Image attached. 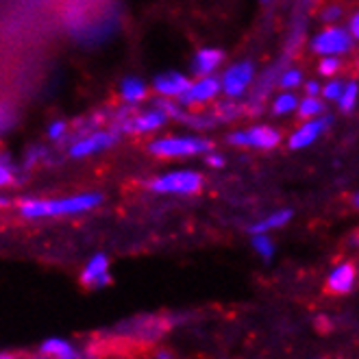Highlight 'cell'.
Wrapping results in <instances>:
<instances>
[{"instance_id": "cell-15", "label": "cell", "mask_w": 359, "mask_h": 359, "mask_svg": "<svg viewBox=\"0 0 359 359\" xmlns=\"http://www.w3.org/2000/svg\"><path fill=\"white\" fill-rule=\"evenodd\" d=\"M118 92H120L122 102H126L129 107H135V104H142L146 98H149L151 88H149V83L140 76H124L120 81Z\"/></svg>"}, {"instance_id": "cell-28", "label": "cell", "mask_w": 359, "mask_h": 359, "mask_svg": "<svg viewBox=\"0 0 359 359\" xmlns=\"http://www.w3.org/2000/svg\"><path fill=\"white\" fill-rule=\"evenodd\" d=\"M340 18H342V7H337V5H331L323 11V20L327 22V27H333Z\"/></svg>"}, {"instance_id": "cell-4", "label": "cell", "mask_w": 359, "mask_h": 359, "mask_svg": "<svg viewBox=\"0 0 359 359\" xmlns=\"http://www.w3.org/2000/svg\"><path fill=\"white\" fill-rule=\"evenodd\" d=\"M355 46V39L346 33L344 27L333 25V27H325L323 31L316 33L309 39V48L313 55H318L320 59L325 57H337L348 55Z\"/></svg>"}, {"instance_id": "cell-18", "label": "cell", "mask_w": 359, "mask_h": 359, "mask_svg": "<svg viewBox=\"0 0 359 359\" xmlns=\"http://www.w3.org/2000/svg\"><path fill=\"white\" fill-rule=\"evenodd\" d=\"M297 107H299V96L294 92H279L277 96L272 98V116L277 118H283V116H290V114H297Z\"/></svg>"}, {"instance_id": "cell-26", "label": "cell", "mask_w": 359, "mask_h": 359, "mask_svg": "<svg viewBox=\"0 0 359 359\" xmlns=\"http://www.w3.org/2000/svg\"><path fill=\"white\" fill-rule=\"evenodd\" d=\"M68 135V122L66 120H55L48 126V140L53 142H63Z\"/></svg>"}, {"instance_id": "cell-6", "label": "cell", "mask_w": 359, "mask_h": 359, "mask_svg": "<svg viewBox=\"0 0 359 359\" xmlns=\"http://www.w3.org/2000/svg\"><path fill=\"white\" fill-rule=\"evenodd\" d=\"M220 90L226 96V100H240L250 90L252 81H255V66L252 61H238L229 66L220 76Z\"/></svg>"}, {"instance_id": "cell-12", "label": "cell", "mask_w": 359, "mask_h": 359, "mask_svg": "<svg viewBox=\"0 0 359 359\" xmlns=\"http://www.w3.org/2000/svg\"><path fill=\"white\" fill-rule=\"evenodd\" d=\"M81 283L92 290H100L111 285V272H109V257L104 252H96V255L83 266L81 272Z\"/></svg>"}, {"instance_id": "cell-25", "label": "cell", "mask_w": 359, "mask_h": 359, "mask_svg": "<svg viewBox=\"0 0 359 359\" xmlns=\"http://www.w3.org/2000/svg\"><path fill=\"white\" fill-rule=\"evenodd\" d=\"M242 111H244V107H242V104H238L236 100H224V102H220L216 116H218V120H233Z\"/></svg>"}, {"instance_id": "cell-11", "label": "cell", "mask_w": 359, "mask_h": 359, "mask_svg": "<svg viewBox=\"0 0 359 359\" xmlns=\"http://www.w3.org/2000/svg\"><path fill=\"white\" fill-rule=\"evenodd\" d=\"M189 83H192V79H189L187 74L183 72H161L153 79L151 83V90L161 98V100H179L187 88H189Z\"/></svg>"}, {"instance_id": "cell-35", "label": "cell", "mask_w": 359, "mask_h": 359, "mask_svg": "<svg viewBox=\"0 0 359 359\" xmlns=\"http://www.w3.org/2000/svg\"><path fill=\"white\" fill-rule=\"evenodd\" d=\"M5 205H9V198H5V196H0V207H5Z\"/></svg>"}, {"instance_id": "cell-22", "label": "cell", "mask_w": 359, "mask_h": 359, "mask_svg": "<svg viewBox=\"0 0 359 359\" xmlns=\"http://www.w3.org/2000/svg\"><path fill=\"white\" fill-rule=\"evenodd\" d=\"M250 246L264 262H270L274 257V252H277V244H274V240L270 236H252Z\"/></svg>"}, {"instance_id": "cell-3", "label": "cell", "mask_w": 359, "mask_h": 359, "mask_svg": "<svg viewBox=\"0 0 359 359\" xmlns=\"http://www.w3.org/2000/svg\"><path fill=\"white\" fill-rule=\"evenodd\" d=\"M203 183H205L203 175L196 170H172L151 179L149 189L155 194H168V196H192L201 192Z\"/></svg>"}, {"instance_id": "cell-24", "label": "cell", "mask_w": 359, "mask_h": 359, "mask_svg": "<svg viewBox=\"0 0 359 359\" xmlns=\"http://www.w3.org/2000/svg\"><path fill=\"white\" fill-rule=\"evenodd\" d=\"M340 70H342V59L337 57H325L318 63V74L325 79H335Z\"/></svg>"}, {"instance_id": "cell-13", "label": "cell", "mask_w": 359, "mask_h": 359, "mask_svg": "<svg viewBox=\"0 0 359 359\" xmlns=\"http://www.w3.org/2000/svg\"><path fill=\"white\" fill-rule=\"evenodd\" d=\"M357 283V268L351 262H342L331 268V272L327 274V292L337 294V297H344V294H351L355 290Z\"/></svg>"}, {"instance_id": "cell-33", "label": "cell", "mask_w": 359, "mask_h": 359, "mask_svg": "<svg viewBox=\"0 0 359 359\" xmlns=\"http://www.w3.org/2000/svg\"><path fill=\"white\" fill-rule=\"evenodd\" d=\"M155 359H175V357H172V353H170V351L159 348V351L155 353Z\"/></svg>"}, {"instance_id": "cell-1", "label": "cell", "mask_w": 359, "mask_h": 359, "mask_svg": "<svg viewBox=\"0 0 359 359\" xmlns=\"http://www.w3.org/2000/svg\"><path fill=\"white\" fill-rule=\"evenodd\" d=\"M102 203H104V196L100 192H81V194L55 196V198H25L18 205V214L25 220L81 216V214H88V211L98 209Z\"/></svg>"}, {"instance_id": "cell-34", "label": "cell", "mask_w": 359, "mask_h": 359, "mask_svg": "<svg viewBox=\"0 0 359 359\" xmlns=\"http://www.w3.org/2000/svg\"><path fill=\"white\" fill-rule=\"evenodd\" d=\"M0 359H18V357L11 355V353H0Z\"/></svg>"}, {"instance_id": "cell-30", "label": "cell", "mask_w": 359, "mask_h": 359, "mask_svg": "<svg viewBox=\"0 0 359 359\" xmlns=\"http://www.w3.org/2000/svg\"><path fill=\"white\" fill-rule=\"evenodd\" d=\"M346 33L353 37V39H357L359 37V13L357 11H353L351 15H348V22H346Z\"/></svg>"}, {"instance_id": "cell-16", "label": "cell", "mask_w": 359, "mask_h": 359, "mask_svg": "<svg viewBox=\"0 0 359 359\" xmlns=\"http://www.w3.org/2000/svg\"><path fill=\"white\" fill-rule=\"evenodd\" d=\"M292 218H294V211L292 209H287V207L285 209H277V211H272V214H268L266 218L252 222L248 226V233L250 236H270L272 231L283 229Z\"/></svg>"}, {"instance_id": "cell-7", "label": "cell", "mask_w": 359, "mask_h": 359, "mask_svg": "<svg viewBox=\"0 0 359 359\" xmlns=\"http://www.w3.org/2000/svg\"><path fill=\"white\" fill-rule=\"evenodd\" d=\"M118 131L114 129H98V131H92L88 135H81L79 140H74L68 149V155L72 159H86V157H92V155H98V153H104L109 151L111 146L118 144Z\"/></svg>"}, {"instance_id": "cell-27", "label": "cell", "mask_w": 359, "mask_h": 359, "mask_svg": "<svg viewBox=\"0 0 359 359\" xmlns=\"http://www.w3.org/2000/svg\"><path fill=\"white\" fill-rule=\"evenodd\" d=\"M11 183H15L13 165H11L5 157H0V189H3V187H9Z\"/></svg>"}, {"instance_id": "cell-17", "label": "cell", "mask_w": 359, "mask_h": 359, "mask_svg": "<svg viewBox=\"0 0 359 359\" xmlns=\"http://www.w3.org/2000/svg\"><path fill=\"white\" fill-rule=\"evenodd\" d=\"M39 355L46 359H81L74 344L70 340H63V337H46L39 344Z\"/></svg>"}, {"instance_id": "cell-9", "label": "cell", "mask_w": 359, "mask_h": 359, "mask_svg": "<svg viewBox=\"0 0 359 359\" xmlns=\"http://www.w3.org/2000/svg\"><path fill=\"white\" fill-rule=\"evenodd\" d=\"M331 126V118L327 116H320L316 120H305L301 122L297 129H294L287 137V149L290 151H303V149H309L313 142H318Z\"/></svg>"}, {"instance_id": "cell-21", "label": "cell", "mask_w": 359, "mask_h": 359, "mask_svg": "<svg viewBox=\"0 0 359 359\" xmlns=\"http://www.w3.org/2000/svg\"><path fill=\"white\" fill-rule=\"evenodd\" d=\"M279 88L283 90V92H294V90H299V88H303V83H305V74H303V70H299V68H287V70H283L281 74H279Z\"/></svg>"}, {"instance_id": "cell-2", "label": "cell", "mask_w": 359, "mask_h": 359, "mask_svg": "<svg viewBox=\"0 0 359 359\" xmlns=\"http://www.w3.org/2000/svg\"><path fill=\"white\" fill-rule=\"evenodd\" d=\"M214 151V144L201 135H163L149 142V153L161 159H183L207 155Z\"/></svg>"}, {"instance_id": "cell-29", "label": "cell", "mask_w": 359, "mask_h": 359, "mask_svg": "<svg viewBox=\"0 0 359 359\" xmlns=\"http://www.w3.org/2000/svg\"><path fill=\"white\" fill-rule=\"evenodd\" d=\"M205 163L209 165V168H214V170H220V168H224L226 165V157L222 155V153H207L205 155Z\"/></svg>"}, {"instance_id": "cell-23", "label": "cell", "mask_w": 359, "mask_h": 359, "mask_svg": "<svg viewBox=\"0 0 359 359\" xmlns=\"http://www.w3.org/2000/svg\"><path fill=\"white\" fill-rule=\"evenodd\" d=\"M344 86H346V81L344 79H329L325 86L320 88V100H329V102H337L344 92Z\"/></svg>"}, {"instance_id": "cell-32", "label": "cell", "mask_w": 359, "mask_h": 359, "mask_svg": "<svg viewBox=\"0 0 359 359\" xmlns=\"http://www.w3.org/2000/svg\"><path fill=\"white\" fill-rule=\"evenodd\" d=\"M41 157H44V149H33L25 159V168H33V163H37Z\"/></svg>"}, {"instance_id": "cell-20", "label": "cell", "mask_w": 359, "mask_h": 359, "mask_svg": "<svg viewBox=\"0 0 359 359\" xmlns=\"http://www.w3.org/2000/svg\"><path fill=\"white\" fill-rule=\"evenodd\" d=\"M357 96H359V83L355 79H351V81H346L344 92H342L340 100H337L335 104L340 107L342 114H353L355 107H357Z\"/></svg>"}, {"instance_id": "cell-36", "label": "cell", "mask_w": 359, "mask_h": 359, "mask_svg": "<svg viewBox=\"0 0 359 359\" xmlns=\"http://www.w3.org/2000/svg\"><path fill=\"white\" fill-rule=\"evenodd\" d=\"M33 359H46V357H41V355H37V357H33Z\"/></svg>"}, {"instance_id": "cell-14", "label": "cell", "mask_w": 359, "mask_h": 359, "mask_svg": "<svg viewBox=\"0 0 359 359\" xmlns=\"http://www.w3.org/2000/svg\"><path fill=\"white\" fill-rule=\"evenodd\" d=\"M226 59V53L222 48H214V46H207V48H201L196 50L194 59H192V74L196 79H203V76H211L216 74V70L222 66Z\"/></svg>"}, {"instance_id": "cell-19", "label": "cell", "mask_w": 359, "mask_h": 359, "mask_svg": "<svg viewBox=\"0 0 359 359\" xmlns=\"http://www.w3.org/2000/svg\"><path fill=\"white\" fill-rule=\"evenodd\" d=\"M297 114L299 118L305 122V120H316V118H320L325 116V102L320 98H299V107H297Z\"/></svg>"}, {"instance_id": "cell-5", "label": "cell", "mask_w": 359, "mask_h": 359, "mask_svg": "<svg viewBox=\"0 0 359 359\" xmlns=\"http://www.w3.org/2000/svg\"><path fill=\"white\" fill-rule=\"evenodd\" d=\"M283 135L279 129L270 124H255L248 129H238L226 135V144L238 146V149H257V151H272L281 144Z\"/></svg>"}, {"instance_id": "cell-10", "label": "cell", "mask_w": 359, "mask_h": 359, "mask_svg": "<svg viewBox=\"0 0 359 359\" xmlns=\"http://www.w3.org/2000/svg\"><path fill=\"white\" fill-rule=\"evenodd\" d=\"M165 122H168V118L155 107V109H149V111L124 116L122 124H120V131L129 133V135H146V133H155V131L163 129Z\"/></svg>"}, {"instance_id": "cell-31", "label": "cell", "mask_w": 359, "mask_h": 359, "mask_svg": "<svg viewBox=\"0 0 359 359\" xmlns=\"http://www.w3.org/2000/svg\"><path fill=\"white\" fill-rule=\"evenodd\" d=\"M320 88H323L320 83H318V81H313V79L303 83V90H305V96H307V98H320Z\"/></svg>"}, {"instance_id": "cell-8", "label": "cell", "mask_w": 359, "mask_h": 359, "mask_svg": "<svg viewBox=\"0 0 359 359\" xmlns=\"http://www.w3.org/2000/svg\"><path fill=\"white\" fill-rule=\"evenodd\" d=\"M220 94H222V90H220V79H218V74H211V76H203V79H196V81L189 83L187 92L177 102L181 104L183 109L201 107V104L214 102Z\"/></svg>"}]
</instances>
